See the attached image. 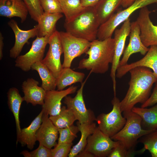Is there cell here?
<instances>
[{"label": "cell", "instance_id": "f35d334b", "mask_svg": "<svg viewBox=\"0 0 157 157\" xmlns=\"http://www.w3.org/2000/svg\"><path fill=\"white\" fill-rule=\"evenodd\" d=\"M100 0H80L82 6L85 8L94 6Z\"/></svg>", "mask_w": 157, "mask_h": 157}, {"label": "cell", "instance_id": "83f0119b", "mask_svg": "<svg viewBox=\"0 0 157 157\" xmlns=\"http://www.w3.org/2000/svg\"><path fill=\"white\" fill-rule=\"evenodd\" d=\"M31 69L38 73L42 81V87L46 91L55 90L57 79L41 61L34 64Z\"/></svg>", "mask_w": 157, "mask_h": 157}, {"label": "cell", "instance_id": "ab89813d", "mask_svg": "<svg viewBox=\"0 0 157 157\" xmlns=\"http://www.w3.org/2000/svg\"><path fill=\"white\" fill-rule=\"evenodd\" d=\"M77 157H94L95 156L90 152L85 149L80 152Z\"/></svg>", "mask_w": 157, "mask_h": 157}, {"label": "cell", "instance_id": "b9f144b4", "mask_svg": "<svg viewBox=\"0 0 157 157\" xmlns=\"http://www.w3.org/2000/svg\"><path fill=\"white\" fill-rule=\"evenodd\" d=\"M135 0H123L121 4L122 6L126 8L131 6Z\"/></svg>", "mask_w": 157, "mask_h": 157}, {"label": "cell", "instance_id": "52a82bcc", "mask_svg": "<svg viewBox=\"0 0 157 157\" xmlns=\"http://www.w3.org/2000/svg\"><path fill=\"white\" fill-rule=\"evenodd\" d=\"M59 32L64 54L63 67H70L75 58L86 53L90 47L91 42L66 32Z\"/></svg>", "mask_w": 157, "mask_h": 157}, {"label": "cell", "instance_id": "2e32d148", "mask_svg": "<svg viewBox=\"0 0 157 157\" xmlns=\"http://www.w3.org/2000/svg\"><path fill=\"white\" fill-rule=\"evenodd\" d=\"M8 25L13 31L15 36L14 44L10 51V57L15 59L19 55L24 45L28 42V40L37 36L38 28L37 25L29 30H22L19 27L17 22L13 19L8 22Z\"/></svg>", "mask_w": 157, "mask_h": 157}, {"label": "cell", "instance_id": "f1b7e54d", "mask_svg": "<svg viewBox=\"0 0 157 157\" xmlns=\"http://www.w3.org/2000/svg\"><path fill=\"white\" fill-rule=\"evenodd\" d=\"M63 13L65 17V22L72 21L79 15L85 8L81 4L80 0H58Z\"/></svg>", "mask_w": 157, "mask_h": 157}, {"label": "cell", "instance_id": "ac0fdd59", "mask_svg": "<svg viewBox=\"0 0 157 157\" xmlns=\"http://www.w3.org/2000/svg\"><path fill=\"white\" fill-rule=\"evenodd\" d=\"M142 67L152 69L157 76V46H150L149 50L141 59L130 64H126L117 68L116 77L121 78L130 70L135 67Z\"/></svg>", "mask_w": 157, "mask_h": 157}, {"label": "cell", "instance_id": "ffe728a7", "mask_svg": "<svg viewBox=\"0 0 157 157\" xmlns=\"http://www.w3.org/2000/svg\"><path fill=\"white\" fill-rule=\"evenodd\" d=\"M28 8L22 0H0V16L11 18H20L21 23L26 19Z\"/></svg>", "mask_w": 157, "mask_h": 157}, {"label": "cell", "instance_id": "ba28073f", "mask_svg": "<svg viewBox=\"0 0 157 157\" xmlns=\"http://www.w3.org/2000/svg\"><path fill=\"white\" fill-rule=\"evenodd\" d=\"M49 37H39L33 41L31 47L25 54L19 55L16 59L15 66L23 71L27 72L31 69L35 63L42 61L43 59L46 46L48 44Z\"/></svg>", "mask_w": 157, "mask_h": 157}, {"label": "cell", "instance_id": "e575fe53", "mask_svg": "<svg viewBox=\"0 0 157 157\" xmlns=\"http://www.w3.org/2000/svg\"><path fill=\"white\" fill-rule=\"evenodd\" d=\"M44 12L51 13H62L58 0H40Z\"/></svg>", "mask_w": 157, "mask_h": 157}, {"label": "cell", "instance_id": "d6986e66", "mask_svg": "<svg viewBox=\"0 0 157 157\" xmlns=\"http://www.w3.org/2000/svg\"><path fill=\"white\" fill-rule=\"evenodd\" d=\"M39 82L32 78L24 81L22 84V91L24 94V101L27 104L33 106L42 105L44 103L46 91L38 85Z\"/></svg>", "mask_w": 157, "mask_h": 157}, {"label": "cell", "instance_id": "836d02e7", "mask_svg": "<svg viewBox=\"0 0 157 157\" xmlns=\"http://www.w3.org/2000/svg\"><path fill=\"white\" fill-rule=\"evenodd\" d=\"M117 145L112 150L108 157H132L137 153L135 150L128 149L120 142L118 141Z\"/></svg>", "mask_w": 157, "mask_h": 157}, {"label": "cell", "instance_id": "4316f807", "mask_svg": "<svg viewBox=\"0 0 157 157\" xmlns=\"http://www.w3.org/2000/svg\"><path fill=\"white\" fill-rule=\"evenodd\" d=\"M123 0H100L94 6L100 24L106 21L121 5Z\"/></svg>", "mask_w": 157, "mask_h": 157}, {"label": "cell", "instance_id": "44dd1931", "mask_svg": "<svg viewBox=\"0 0 157 157\" xmlns=\"http://www.w3.org/2000/svg\"><path fill=\"white\" fill-rule=\"evenodd\" d=\"M43 113L42 109L28 126L21 129L20 133L17 136V143L19 142L22 146H26L30 150L33 148L37 141V133L42 122Z\"/></svg>", "mask_w": 157, "mask_h": 157}, {"label": "cell", "instance_id": "7402d4cb", "mask_svg": "<svg viewBox=\"0 0 157 157\" xmlns=\"http://www.w3.org/2000/svg\"><path fill=\"white\" fill-rule=\"evenodd\" d=\"M63 17L62 13H51L44 12L37 22L38 31L37 36L50 37L56 31V24Z\"/></svg>", "mask_w": 157, "mask_h": 157}, {"label": "cell", "instance_id": "9c48e42d", "mask_svg": "<svg viewBox=\"0 0 157 157\" xmlns=\"http://www.w3.org/2000/svg\"><path fill=\"white\" fill-rule=\"evenodd\" d=\"M130 19L129 18L123 22L121 28L114 31V55L112 63L110 76L113 83L114 94H116V72L119 66L120 58L123 54L126 38L131 31Z\"/></svg>", "mask_w": 157, "mask_h": 157}, {"label": "cell", "instance_id": "5bb4252c", "mask_svg": "<svg viewBox=\"0 0 157 157\" xmlns=\"http://www.w3.org/2000/svg\"><path fill=\"white\" fill-rule=\"evenodd\" d=\"M129 35V44L124 50L118 67L127 64L129 58L132 54L140 53L142 55H145L149 50V48L145 46L142 41L140 28L136 21L131 22Z\"/></svg>", "mask_w": 157, "mask_h": 157}, {"label": "cell", "instance_id": "d590c367", "mask_svg": "<svg viewBox=\"0 0 157 157\" xmlns=\"http://www.w3.org/2000/svg\"><path fill=\"white\" fill-rule=\"evenodd\" d=\"M73 143H57L53 149H51V157H67L71 149Z\"/></svg>", "mask_w": 157, "mask_h": 157}, {"label": "cell", "instance_id": "6da1fadb", "mask_svg": "<svg viewBox=\"0 0 157 157\" xmlns=\"http://www.w3.org/2000/svg\"><path fill=\"white\" fill-rule=\"evenodd\" d=\"M129 72L131 76L129 87L120 102L122 112L131 110L137 104L145 102L151 94L153 84L157 80V76L147 67H137Z\"/></svg>", "mask_w": 157, "mask_h": 157}, {"label": "cell", "instance_id": "603a6c76", "mask_svg": "<svg viewBox=\"0 0 157 157\" xmlns=\"http://www.w3.org/2000/svg\"><path fill=\"white\" fill-rule=\"evenodd\" d=\"M131 110L141 117V125L143 129H157V104L149 108L134 106Z\"/></svg>", "mask_w": 157, "mask_h": 157}, {"label": "cell", "instance_id": "74e56055", "mask_svg": "<svg viewBox=\"0 0 157 157\" xmlns=\"http://www.w3.org/2000/svg\"><path fill=\"white\" fill-rule=\"evenodd\" d=\"M155 83V86L152 92L148 99L142 104L141 107L147 108L157 104V80Z\"/></svg>", "mask_w": 157, "mask_h": 157}, {"label": "cell", "instance_id": "4dcf8cb0", "mask_svg": "<svg viewBox=\"0 0 157 157\" xmlns=\"http://www.w3.org/2000/svg\"><path fill=\"white\" fill-rule=\"evenodd\" d=\"M140 138L139 141L144 145L143 148L141 150V153L147 150L150 153L152 157H157V129Z\"/></svg>", "mask_w": 157, "mask_h": 157}, {"label": "cell", "instance_id": "e0dca14e", "mask_svg": "<svg viewBox=\"0 0 157 157\" xmlns=\"http://www.w3.org/2000/svg\"><path fill=\"white\" fill-rule=\"evenodd\" d=\"M48 116L43 111L42 122L37 133L36 139L39 144L51 149L57 144L56 140L59 132L58 129L53 123Z\"/></svg>", "mask_w": 157, "mask_h": 157}, {"label": "cell", "instance_id": "3957f363", "mask_svg": "<svg viewBox=\"0 0 157 157\" xmlns=\"http://www.w3.org/2000/svg\"><path fill=\"white\" fill-rule=\"evenodd\" d=\"M100 25L94 6L85 8L74 19L65 22L64 27L66 32L91 42L97 39Z\"/></svg>", "mask_w": 157, "mask_h": 157}, {"label": "cell", "instance_id": "277c9868", "mask_svg": "<svg viewBox=\"0 0 157 157\" xmlns=\"http://www.w3.org/2000/svg\"><path fill=\"white\" fill-rule=\"evenodd\" d=\"M126 119L123 128L111 138L121 142L128 149L135 150L138 140L142 136L154 130L143 129L141 126V118L132 110L123 112Z\"/></svg>", "mask_w": 157, "mask_h": 157}, {"label": "cell", "instance_id": "8d00e7d4", "mask_svg": "<svg viewBox=\"0 0 157 157\" xmlns=\"http://www.w3.org/2000/svg\"><path fill=\"white\" fill-rule=\"evenodd\" d=\"M21 154L25 157H51V149L39 144L34 150L30 152L24 150Z\"/></svg>", "mask_w": 157, "mask_h": 157}, {"label": "cell", "instance_id": "5b68a950", "mask_svg": "<svg viewBox=\"0 0 157 157\" xmlns=\"http://www.w3.org/2000/svg\"><path fill=\"white\" fill-rule=\"evenodd\" d=\"M155 3H157V0H135L125 9L114 13L106 21L100 25L97 38L99 40H104L111 38L116 28L129 19L134 12Z\"/></svg>", "mask_w": 157, "mask_h": 157}, {"label": "cell", "instance_id": "60d3db41", "mask_svg": "<svg viewBox=\"0 0 157 157\" xmlns=\"http://www.w3.org/2000/svg\"><path fill=\"white\" fill-rule=\"evenodd\" d=\"M3 37L1 32L0 33V60L3 57V50L4 46Z\"/></svg>", "mask_w": 157, "mask_h": 157}, {"label": "cell", "instance_id": "8992f818", "mask_svg": "<svg viewBox=\"0 0 157 157\" xmlns=\"http://www.w3.org/2000/svg\"><path fill=\"white\" fill-rule=\"evenodd\" d=\"M120 102L116 96H114L111 101L112 110L108 113L100 114L96 118L99 129L110 138L119 132L126 123V118L122 115Z\"/></svg>", "mask_w": 157, "mask_h": 157}, {"label": "cell", "instance_id": "1f68e13d", "mask_svg": "<svg viewBox=\"0 0 157 157\" xmlns=\"http://www.w3.org/2000/svg\"><path fill=\"white\" fill-rule=\"evenodd\" d=\"M58 130L59 136L58 144L72 143L75 138L77 137V134L79 131L77 126L74 124Z\"/></svg>", "mask_w": 157, "mask_h": 157}, {"label": "cell", "instance_id": "7c38bea8", "mask_svg": "<svg viewBox=\"0 0 157 157\" xmlns=\"http://www.w3.org/2000/svg\"><path fill=\"white\" fill-rule=\"evenodd\" d=\"M48 44V51L41 62L57 79L63 68L60 61L63 51L59 31L56 30L49 37Z\"/></svg>", "mask_w": 157, "mask_h": 157}, {"label": "cell", "instance_id": "f546056e", "mask_svg": "<svg viewBox=\"0 0 157 157\" xmlns=\"http://www.w3.org/2000/svg\"><path fill=\"white\" fill-rule=\"evenodd\" d=\"M49 118L58 129L65 128L74 124L76 120L72 112L65 106H63L58 115L50 116Z\"/></svg>", "mask_w": 157, "mask_h": 157}, {"label": "cell", "instance_id": "9a60e30c", "mask_svg": "<svg viewBox=\"0 0 157 157\" xmlns=\"http://www.w3.org/2000/svg\"><path fill=\"white\" fill-rule=\"evenodd\" d=\"M77 86L72 85L65 90H51L46 91L42 110L50 116L58 114L61 108V101L67 95L74 93Z\"/></svg>", "mask_w": 157, "mask_h": 157}, {"label": "cell", "instance_id": "7a4b0ae2", "mask_svg": "<svg viewBox=\"0 0 157 157\" xmlns=\"http://www.w3.org/2000/svg\"><path fill=\"white\" fill-rule=\"evenodd\" d=\"M114 40L110 38L104 40L96 39L91 42L86 53L88 55L79 62L78 68L90 70L96 74H103L108 70L114 55Z\"/></svg>", "mask_w": 157, "mask_h": 157}, {"label": "cell", "instance_id": "30bf717a", "mask_svg": "<svg viewBox=\"0 0 157 157\" xmlns=\"http://www.w3.org/2000/svg\"><path fill=\"white\" fill-rule=\"evenodd\" d=\"M118 142L104 133L97 126L94 132L88 137L84 149L95 157H108Z\"/></svg>", "mask_w": 157, "mask_h": 157}, {"label": "cell", "instance_id": "4fadbf2b", "mask_svg": "<svg viewBox=\"0 0 157 157\" xmlns=\"http://www.w3.org/2000/svg\"><path fill=\"white\" fill-rule=\"evenodd\" d=\"M151 12L146 6L141 8L136 20L140 28L142 41L147 47L157 46V26L154 24L150 19Z\"/></svg>", "mask_w": 157, "mask_h": 157}, {"label": "cell", "instance_id": "d6a6232c", "mask_svg": "<svg viewBox=\"0 0 157 157\" xmlns=\"http://www.w3.org/2000/svg\"><path fill=\"white\" fill-rule=\"evenodd\" d=\"M26 4L31 18L37 22L44 13L40 0H22Z\"/></svg>", "mask_w": 157, "mask_h": 157}, {"label": "cell", "instance_id": "d4e9b609", "mask_svg": "<svg viewBox=\"0 0 157 157\" xmlns=\"http://www.w3.org/2000/svg\"><path fill=\"white\" fill-rule=\"evenodd\" d=\"M76 125L81 132V137L77 143L72 148L68 156L69 157H76L85 149L88 137L94 132L97 127L93 122L81 124L78 121Z\"/></svg>", "mask_w": 157, "mask_h": 157}, {"label": "cell", "instance_id": "cb8c5ba5", "mask_svg": "<svg viewBox=\"0 0 157 157\" xmlns=\"http://www.w3.org/2000/svg\"><path fill=\"white\" fill-rule=\"evenodd\" d=\"M7 94L8 104L15 118L17 136L20 133L22 129L20 125L19 115L21 105L23 101H24V99L19 94L18 90L15 87L10 88Z\"/></svg>", "mask_w": 157, "mask_h": 157}, {"label": "cell", "instance_id": "8fae6325", "mask_svg": "<svg viewBox=\"0 0 157 157\" xmlns=\"http://www.w3.org/2000/svg\"><path fill=\"white\" fill-rule=\"evenodd\" d=\"M86 79L81 83L74 97L67 95L63 101L67 108L72 112L76 120L81 124L93 122L96 118L92 111L87 109L84 101L83 91Z\"/></svg>", "mask_w": 157, "mask_h": 157}, {"label": "cell", "instance_id": "484cf974", "mask_svg": "<svg viewBox=\"0 0 157 157\" xmlns=\"http://www.w3.org/2000/svg\"><path fill=\"white\" fill-rule=\"evenodd\" d=\"M85 76L83 73L74 71L70 67H63L57 78V90H63L67 87L76 83H81Z\"/></svg>", "mask_w": 157, "mask_h": 157}]
</instances>
